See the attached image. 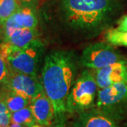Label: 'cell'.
<instances>
[{"mask_svg":"<svg viewBox=\"0 0 127 127\" xmlns=\"http://www.w3.org/2000/svg\"><path fill=\"white\" fill-rule=\"evenodd\" d=\"M74 55L67 51H55L47 55L41 73V83L52 102L56 127H64L67 113V100L77 73Z\"/></svg>","mask_w":127,"mask_h":127,"instance_id":"cell-1","label":"cell"},{"mask_svg":"<svg viewBox=\"0 0 127 127\" xmlns=\"http://www.w3.org/2000/svg\"><path fill=\"white\" fill-rule=\"evenodd\" d=\"M115 0H62L64 19L71 28L93 31L108 20Z\"/></svg>","mask_w":127,"mask_h":127,"instance_id":"cell-2","label":"cell"},{"mask_svg":"<svg viewBox=\"0 0 127 127\" xmlns=\"http://www.w3.org/2000/svg\"><path fill=\"white\" fill-rule=\"evenodd\" d=\"M97 84L94 73L85 70L81 73L71 88L67 100L68 113H80L91 109L94 104Z\"/></svg>","mask_w":127,"mask_h":127,"instance_id":"cell-3","label":"cell"},{"mask_svg":"<svg viewBox=\"0 0 127 127\" xmlns=\"http://www.w3.org/2000/svg\"><path fill=\"white\" fill-rule=\"evenodd\" d=\"M42 50V44L18 48L4 42L0 45V54L4 57L11 70L36 76L37 65Z\"/></svg>","mask_w":127,"mask_h":127,"instance_id":"cell-4","label":"cell"},{"mask_svg":"<svg viewBox=\"0 0 127 127\" xmlns=\"http://www.w3.org/2000/svg\"><path fill=\"white\" fill-rule=\"evenodd\" d=\"M96 108L114 121L127 116V83H120L97 91Z\"/></svg>","mask_w":127,"mask_h":127,"instance_id":"cell-5","label":"cell"},{"mask_svg":"<svg viewBox=\"0 0 127 127\" xmlns=\"http://www.w3.org/2000/svg\"><path fill=\"white\" fill-rule=\"evenodd\" d=\"M126 59L106 42H97L91 45L83 51L80 57L82 66L93 69H100Z\"/></svg>","mask_w":127,"mask_h":127,"instance_id":"cell-6","label":"cell"},{"mask_svg":"<svg viewBox=\"0 0 127 127\" xmlns=\"http://www.w3.org/2000/svg\"><path fill=\"white\" fill-rule=\"evenodd\" d=\"M3 87L9 91L23 95L31 100L43 90L41 82L36 76L23 73L16 72L10 68L8 78Z\"/></svg>","mask_w":127,"mask_h":127,"instance_id":"cell-7","label":"cell"},{"mask_svg":"<svg viewBox=\"0 0 127 127\" xmlns=\"http://www.w3.org/2000/svg\"><path fill=\"white\" fill-rule=\"evenodd\" d=\"M94 76L100 89L120 83H127V61L124 60L95 70Z\"/></svg>","mask_w":127,"mask_h":127,"instance_id":"cell-8","label":"cell"},{"mask_svg":"<svg viewBox=\"0 0 127 127\" xmlns=\"http://www.w3.org/2000/svg\"><path fill=\"white\" fill-rule=\"evenodd\" d=\"M37 23L36 14L31 6H21L3 24L5 39L18 29L36 28Z\"/></svg>","mask_w":127,"mask_h":127,"instance_id":"cell-9","label":"cell"},{"mask_svg":"<svg viewBox=\"0 0 127 127\" xmlns=\"http://www.w3.org/2000/svg\"><path fill=\"white\" fill-rule=\"evenodd\" d=\"M29 106L36 122L42 126H50L55 119L53 105L44 89L31 100Z\"/></svg>","mask_w":127,"mask_h":127,"instance_id":"cell-10","label":"cell"},{"mask_svg":"<svg viewBox=\"0 0 127 127\" xmlns=\"http://www.w3.org/2000/svg\"><path fill=\"white\" fill-rule=\"evenodd\" d=\"M76 127H119L116 121L98 109H89L78 113Z\"/></svg>","mask_w":127,"mask_h":127,"instance_id":"cell-11","label":"cell"},{"mask_svg":"<svg viewBox=\"0 0 127 127\" xmlns=\"http://www.w3.org/2000/svg\"><path fill=\"white\" fill-rule=\"evenodd\" d=\"M5 42L21 49L42 45L36 28L18 29L6 38Z\"/></svg>","mask_w":127,"mask_h":127,"instance_id":"cell-12","label":"cell"},{"mask_svg":"<svg viewBox=\"0 0 127 127\" xmlns=\"http://www.w3.org/2000/svg\"><path fill=\"white\" fill-rule=\"evenodd\" d=\"M0 99L4 100L11 113H14L26 107L31 102L27 97L6 89L4 87L3 92L0 94Z\"/></svg>","mask_w":127,"mask_h":127,"instance_id":"cell-13","label":"cell"},{"mask_svg":"<svg viewBox=\"0 0 127 127\" xmlns=\"http://www.w3.org/2000/svg\"><path fill=\"white\" fill-rule=\"evenodd\" d=\"M11 122L26 127H32L37 123L30 106L11 113Z\"/></svg>","mask_w":127,"mask_h":127,"instance_id":"cell-14","label":"cell"},{"mask_svg":"<svg viewBox=\"0 0 127 127\" xmlns=\"http://www.w3.org/2000/svg\"><path fill=\"white\" fill-rule=\"evenodd\" d=\"M21 7L16 0H0V24L3 25Z\"/></svg>","mask_w":127,"mask_h":127,"instance_id":"cell-15","label":"cell"},{"mask_svg":"<svg viewBox=\"0 0 127 127\" xmlns=\"http://www.w3.org/2000/svg\"><path fill=\"white\" fill-rule=\"evenodd\" d=\"M104 39L111 45L127 47V31L111 28L106 32Z\"/></svg>","mask_w":127,"mask_h":127,"instance_id":"cell-16","label":"cell"},{"mask_svg":"<svg viewBox=\"0 0 127 127\" xmlns=\"http://www.w3.org/2000/svg\"><path fill=\"white\" fill-rule=\"evenodd\" d=\"M11 123V113L4 100L0 99V127H9Z\"/></svg>","mask_w":127,"mask_h":127,"instance_id":"cell-17","label":"cell"},{"mask_svg":"<svg viewBox=\"0 0 127 127\" xmlns=\"http://www.w3.org/2000/svg\"><path fill=\"white\" fill-rule=\"evenodd\" d=\"M10 73V67L7 61L0 54V85H3Z\"/></svg>","mask_w":127,"mask_h":127,"instance_id":"cell-18","label":"cell"},{"mask_svg":"<svg viewBox=\"0 0 127 127\" xmlns=\"http://www.w3.org/2000/svg\"><path fill=\"white\" fill-rule=\"evenodd\" d=\"M120 31H127V15L123 16L118 22V26L117 28Z\"/></svg>","mask_w":127,"mask_h":127,"instance_id":"cell-19","label":"cell"},{"mask_svg":"<svg viewBox=\"0 0 127 127\" xmlns=\"http://www.w3.org/2000/svg\"><path fill=\"white\" fill-rule=\"evenodd\" d=\"M22 6H31L36 3L37 0H16Z\"/></svg>","mask_w":127,"mask_h":127,"instance_id":"cell-20","label":"cell"},{"mask_svg":"<svg viewBox=\"0 0 127 127\" xmlns=\"http://www.w3.org/2000/svg\"><path fill=\"white\" fill-rule=\"evenodd\" d=\"M9 127H24L23 125H21V124H16V123H11V124L9 125Z\"/></svg>","mask_w":127,"mask_h":127,"instance_id":"cell-21","label":"cell"},{"mask_svg":"<svg viewBox=\"0 0 127 127\" xmlns=\"http://www.w3.org/2000/svg\"><path fill=\"white\" fill-rule=\"evenodd\" d=\"M43 126H42V125H40V124H35V125H33L32 127H42Z\"/></svg>","mask_w":127,"mask_h":127,"instance_id":"cell-22","label":"cell"},{"mask_svg":"<svg viewBox=\"0 0 127 127\" xmlns=\"http://www.w3.org/2000/svg\"></svg>","mask_w":127,"mask_h":127,"instance_id":"cell-23","label":"cell"}]
</instances>
